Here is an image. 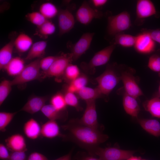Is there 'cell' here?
Masks as SVG:
<instances>
[{"label": "cell", "instance_id": "cell-1", "mask_svg": "<svg viewBox=\"0 0 160 160\" xmlns=\"http://www.w3.org/2000/svg\"><path fill=\"white\" fill-rule=\"evenodd\" d=\"M61 127L67 132L63 134V140L75 143L87 152L99 146L108 138L107 135L103 133L99 129L81 125L73 119Z\"/></svg>", "mask_w": 160, "mask_h": 160}, {"label": "cell", "instance_id": "cell-2", "mask_svg": "<svg viewBox=\"0 0 160 160\" xmlns=\"http://www.w3.org/2000/svg\"><path fill=\"white\" fill-rule=\"evenodd\" d=\"M121 80L120 76L118 75L114 69L108 67L96 79L98 85L97 87L106 100L111 92Z\"/></svg>", "mask_w": 160, "mask_h": 160}, {"label": "cell", "instance_id": "cell-3", "mask_svg": "<svg viewBox=\"0 0 160 160\" xmlns=\"http://www.w3.org/2000/svg\"><path fill=\"white\" fill-rule=\"evenodd\" d=\"M135 152L114 147L103 148L99 146L93 148L88 153L91 156H98L100 160H127Z\"/></svg>", "mask_w": 160, "mask_h": 160}, {"label": "cell", "instance_id": "cell-4", "mask_svg": "<svg viewBox=\"0 0 160 160\" xmlns=\"http://www.w3.org/2000/svg\"><path fill=\"white\" fill-rule=\"evenodd\" d=\"M116 45L111 44L96 52L88 63L82 62L81 68L90 74H94L96 67L105 64L109 61Z\"/></svg>", "mask_w": 160, "mask_h": 160}, {"label": "cell", "instance_id": "cell-5", "mask_svg": "<svg viewBox=\"0 0 160 160\" xmlns=\"http://www.w3.org/2000/svg\"><path fill=\"white\" fill-rule=\"evenodd\" d=\"M131 25L130 16L126 11L108 17L107 31L108 34L115 36L128 29Z\"/></svg>", "mask_w": 160, "mask_h": 160}, {"label": "cell", "instance_id": "cell-6", "mask_svg": "<svg viewBox=\"0 0 160 160\" xmlns=\"http://www.w3.org/2000/svg\"><path fill=\"white\" fill-rule=\"evenodd\" d=\"M41 59H37L25 66L20 74L11 81L12 85L23 84L41 77L39 62Z\"/></svg>", "mask_w": 160, "mask_h": 160}, {"label": "cell", "instance_id": "cell-7", "mask_svg": "<svg viewBox=\"0 0 160 160\" xmlns=\"http://www.w3.org/2000/svg\"><path fill=\"white\" fill-rule=\"evenodd\" d=\"M73 61L70 53H63L57 57L49 69L47 71L43 72L41 77H63L65 70L68 64Z\"/></svg>", "mask_w": 160, "mask_h": 160}, {"label": "cell", "instance_id": "cell-8", "mask_svg": "<svg viewBox=\"0 0 160 160\" xmlns=\"http://www.w3.org/2000/svg\"><path fill=\"white\" fill-rule=\"evenodd\" d=\"M86 107L84 113L80 119H74L76 122L81 125L99 129V124L97 119L95 100L86 101Z\"/></svg>", "mask_w": 160, "mask_h": 160}, {"label": "cell", "instance_id": "cell-9", "mask_svg": "<svg viewBox=\"0 0 160 160\" xmlns=\"http://www.w3.org/2000/svg\"><path fill=\"white\" fill-rule=\"evenodd\" d=\"M94 35V33H85L76 43L69 45L73 61L77 60L89 49Z\"/></svg>", "mask_w": 160, "mask_h": 160}, {"label": "cell", "instance_id": "cell-10", "mask_svg": "<svg viewBox=\"0 0 160 160\" xmlns=\"http://www.w3.org/2000/svg\"><path fill=\"white\" fill-rule=\"evenodd\" d=\"M103 16L101 11L92 8L86 1L83 2L76 13L77 20L84 25H88L93 19L101 18Z\"/></svg>", "mask_w": 160, "mask_h": 160}, {"label": "cell", "instance_id": "cell-11", "mask_svg": "<svg viewBox=\"0 0 160 160\" xmlns=\"http://www.w3.org/2000/svg\"><path fill=\"white\" fill-rule=\"evenodd\" d=\"M120 78L123 84L125 93L136 98L143 95L135 77L130 72L127 71L122 72Z\"/></svg>", "mask_w": 160, "mask_h": 160}, {"label": "cell", "instance_id": "cell-12", "mask_svg": "<svg viewBox=\"0 0 160 160\" xmlns=\"http://www.w3.org/2000/svg\"><path fill=\"white\" fill-rule=\"evenodd\" d=\"M59 35L61 36L70 31L74 27L75 21L73 15L68 10L61 9L58 14Z\"/></svg>", "mask_w": 160, "mask_h": 160}, {"label": "cell", "instance_id": "cell-13", "mask_svg": "<svg viewBox=\"0 0 160 160\" xmlns=\"http://www.w3.org/2000/svg\"><path fill=\"white\" fill-rule=\"evenodd\" d=\"M134 46L135 50L139 53L149 54L155 50V43L148 33L143 32L136 36Z\"/></svg>", "mask_w": 160, "mask_h": 160}, {"label": "cell", "instance_id": "cell-14", "mask_svg": "<svg viewBox=\"0 0 160 160\" xmlns=\"http://www.w3.org/2000/svg\"><path fill=\"white\" fill-rule=\"evenodd\" d=\"M8 149L13 152H26L27 150L25 139L21 134L17 133L8 137L5 140Z\"/></svg>", "mask_w": 160, "mask_h": 160}, {"label": "cell", "instance_id": "cell-15", "mask_svg": "<svg viewBox=\"0 0 160 160\" xmlns=\"http://www.w3.org/2000/svg\"><path fill=\"white\" fill-rule=\"evenodd\" d=\"M137 17L145 18L155 15L156 10L153 3L149 0L137 1L136 9Z\"/></svg>", "mask_w": 160, "mask_h": 160}, {"label": "cell", "instance_id": "cell-16", "mask_svg": "<svg viewBox=\"0 0 160 160\" xmlns=\"http://www.w3.org/2000/svg\"><path fill=\"white\" fill-rule=\"evenodd\" d=\"M47 100L46 97L34 96L30 98L20 111H23L32 114L41 109L45 105Z\"/></svg>", "mask_w": 160, "mask_h": 160}, {"label": "cell", "instance_id": "cell-17", "mask_svg": "<svg viewBox=\"0 0 160 160\" xmlns=\"http://www.w3.org/2000/svg\"><path fill=\"white\" fill-rule=\"evenodd\" d=\"M41 135L44 137L52 139L58 136L62 137L63 134L60 133L56 121L49 120L41 126Z\"/></svg>", "mask_w": 160, "mask_h": 160}, {"label": "cell", "instance_id": "cell-18", "mask_svg": "<svg viewBox=\"0 0 160 160\" xmlns=\"http://www.w3.org/2000/svg\"><path fill=\"white\" fill-rule=\"evenodd\" d=\"M123 105L125 112L132 117L137 118L140 108L136 98L127 94H123Z\"/></svg>", "mask_w": 160, "mask_h": 160}, {"label": "cell", "instance_id": "cell-19", "mask_svg": "<svg viewBox=\"0 0 160 160\" xmlns=\"http://www.w3.org/2000/svg\"><path fill=\"white\" fill-rule=\"evenodd\" d=\"M41 127L36 120L32 118L24 124L23 126V131L28 138L32 140H35L41 135Z\"/></svg>", "mask_w": 160, "mask_h": 160}, {"label": "cell", "instance_id": "cell-20", "mask_svg": "<svg viewBox=\"0 0 160 160\" xmlns=\"http://www.w3.org/2000/svg\"><path fill=\"white\" fill-rule=\"evenodd\" d=\"M137 121L142 128L151 135L160 136V123L155 119H137Z\"/></svg>", "mask_w": 160, "mask_h": 160}, {"label": "cell", "instance_id": "cell-21", "mask_svg": "<svg viewBox=\"0 0 160 160\" xmlns=\"http://www.w3.org/2000/svg\"><path fill=\"white\" fill-rule=\"evenodd\" d=\"M24 60L20 57L12 58L4 69L9 75L15 77L19 74L24 68Z\"/></svg>", "mask_w": 160, "mask_h": 160}, {"label": "cell", "instance_id": "cell-22", "mask_svg": "<svg viewBox=\"0 0 160 160\" xmlns=\"http://www.w3.org/2000/svg\"><path fill=\"white\" fill-rule=\"evenodd\" d=\"M41 111L49 120L63 121L67 118V113L66 111H58L50 104L44 105Z\"/></svg>", "mask_w": 160, "mask_h": 160}, {"label": "cell", "instance_id": "cell-23", "mask_svg": "<svg viewBox=\"0 0 160 160\" xmlns=\"http://www.w3.org/2000/svg\"><path fill=\"white\" fill-rule=\"evenodd\" d=\"M47 45V41H38L33 44L29 50L25 59L41 58L45 54Z\"/></svg>", "mask_w": 160, "mask_h": 160}, {"label": "cell", "instance_id": "cell-24", "mask_svg": "<svg viewBox=\"0 0 160 160\" xmlns=\"http://www.w3.org/2000/svg\"><path fill=\"white\" fill-rule=\"evenodd\" d=\"M15 40H11L0 50V69H4L12 58Z\"/></svg>", "mask_w": 160, "mask_h": 160}, {"label": "cell", "instance_id": "cell-25", "mask_svg": "<svg viewBox=\"0 0 160 160\" xmlns=\"http://www.w3.org/2000/svg\"><path fill=\"white\" fill-rule=\"evenodd\" d=\"M33 44L32 39L23 33L20 34L14 41V47L20 53H24L29 50Z\"/></svg>", "mask_w": 160, "mask_h": 160}, {"label": "cell", "instance_id": "cell-26", "mask_svg": "<svg viewBox=\"0 0 160 160\" xmlns=\"http://www.w3.org/2000/svg\"><path fill=\"white\" fill-rule=\"evenodd\" d=\"M76 93L80 98L85 100L86 102L102 98L101 95L97 87L92 88L86 86L78 91Z\"/></svg>", "mask_w": 160, "mask_h": 160}, {"label": "cell", "instance_id": "cell-27", "mask_svg": "<svg viewBox=\"0 0 160 160\" xmlns=\"http://www.w3.org/2000/svg\"><path fill=\"white\" fill-rule=\"evenodd\" d=\"M145 110L152 116L160 118V98L154 97L143 103Z\"/></svg>", "mask_w": 160, "mask_h": 160}, {"label": "cell", "instance_id": "cell-28", "mask_svg": "<svg viewBox=\"0 0 160 160\" xmlns=\"http://www.w3.org/2000/svg\"><path fill=\"white\" fill-rule=\"evenodd\" d=\"M136 39V36L120 33L115 36L113 44H119L124 47H131L134 46Z\"/></svg>", "mask_w": 160, "mask_h": 160}, {"label": "cell", "instance_id": "cell-29", "mask_svg": "<svg viewBox=\"0 0 160 160\" xmlns=\"http://www.w3.org/2000/svg\"><path fill=\"white\" fill-rule=\"evenodd\" d=\"M39 11L47 20L54 17L58 15L59 12L56 6L50 2L41 4L39 7Z\"/></svg>", "mask_w": 160, "mask_h": 160}, {"label": "cell", "instance_id": "cell-30", "mask_svg": "<svg viewBox=\"0 0 160 160\" xmlns=\"http://www.w3.org/2000/svg\"><path fill=\"white\" fill-rule=\"evenodd\" d=\"M55 30L54 24L47 20L42 25L37 27L36 34L41 38H46L48 36L54 33Z\"/></svg>", "mask_w": 160, "mask_h": 160}, {"label": "cell", "instance_id": "cell-31", "mask_svg": "<svg viewBox=\"0 0 160 160\" xmlns=\"http://www.w3.org/2000/svg\"><path fill=\"white\" fill-rule=\"evenodd\" d=\"M80 74V70L77 66L70 63L67 67L63 77L64 79L69 84Z\"/></svg>", "mask_w": 160, "mask_h": 160}, {"label": "cell", "instance_id": "cell-32", "mask_svg": "<svg viewBox=\"0 0 160 160\" xmlns=\"http://www.w3.org/2000/svg\"><path fill=\"white\" fill-rule=\"evenodd\" d=\"M50 104L58 111H66L67 105L64 95L60 93H58L53 95L50 100Z\"/></svg>", "mask_w": 160, "mask_h": 160}, {"label": "cell", "instance_id": "cell-33", "mask_svg": "<svg viewBox=\"0 0 160 160\" xmlns=\"http://www.w3.org/2000/svg\"><path fill=\"white\" fill-rule=\"evenodd\" d=\"M17 112L13 113L6 112H0V131L4 132L6 128L10 123Z\"/></svg>", "mask_w": 160, "mask_h": 160}, {"label": "cell", "instance_id": "cell-34", "mask_svg": "<svg viewBox=\"0 0 160 160\" xmlns=\"http://www.w3.org/2000/svg\"><path fill=\"white\" fill-rule=\"evenodd\" d=\"M12 86L11 81L4 80L0 84V105L6 99L12 90Z\"/></svg>", "mask_w": 160, "mask_h": 160}, {"label": "cell", "instance_id": "cell-35", "mask_svg": "<svg viewBox=\"0 0 160 160\" xmlns=\"http://www.w3.org/2000/svg\"><path fill=\"white\" fill-rule=\"evenodd\" d=\"M148 66L151 70L160 73V49L150 56Z\"/></svg>", "mask_w": 160, "mask_h": 160}, {"label": "cell", "instance_id": "cell-36", "mask_svg": "<svg viewBox=\"0 0 160 160\" xmlns=\"http://www.w3.org/2000/svg\"><path fill=\"white\" fill-rule=\"evenodd\" d=\"M27 20L32 24L39 26L47 20L39 12H33L28 13L25 15Z\"/></svg>", "mask_w": 160, "mask_h": 160}, {"label": "cell", "instance_id": "cell-37", "mask_svg": "<svg viewBox=\"0 0 160 160\" xmlns=\"http://www.w3.org/2000/svg\"><path fill=\"white\" fill-rule=\"evenodd\" d=\"M64 96L67 105L74 107L78 111L82 109L79 105L78 98L75 93L67 91Z\"/></svg>", "mask_w": 160, "mask_h": 160}, {"label": "cell", "instance_id": "cell-38", "mask_svg": "<svg viewBox=\"0 0 160 160\" xmlns=\"http://www.w3.org/2000/svg\"><path fill=\"white\" fill-rule=\"evenodd\" d=\"M88 82V79L87 76L83 74H80L76 79L69 84L74 87L77 92L79 90L86 87Z\"/></svg>", "mask_w": 160, "mask_h": 160}, {"label": "cell", "instance_id": "cell-39", "mask_svg": "<svg viewBox=\"0 0 160 160\" xmlns=\"http://www.w3.org/2000/svg\"><path fill=\"white\" fill-rule=\"evenodd\" d=\"M57 56H50L41 58L40 61V68L43 72L47 71L56 59Z\"/></svg>", "mask_w": 160, "mask_h": 160}, {"label": "cell", "instance_id": "cell-40", "mask_svg": "<svg viewBox=\"0 0 160 160\" xmlns=\"http://www.w3.org/2000/svg\"><path fill=\"white\" fill-rule=\"evenodd\" d=\"M143 32L148 33L154 41L160 44V29L144 30Z\"/></svg>", "mask_w": 160, "mask_h": 160}, {"label": "cell", "instance_id": "cell-41", "mask_svg": "<svg viewBox=\"0 0 160 160\" xmlns=\"http://www.w3.org/2000/svg\"><path fill=\"white\" fill-rule=\"evenodd\" d=\"M6 146L2 143L0 144V159L2 160H9L10 154Z\"/></svg>", "mask_w": 160, "mask_h": 160}, {"label": "cell", "instance_id": "cell-42", "mask_svg": "<svg viewBox=\"0 0 160 160\" xmlns=\"http://www.w3.org/2000/svg\"><path fill=\"white\" fill-rule=\"evenodd\" d=\"M25 152H13L10 153L9 160H26Z\"/></svg>", "mask_w": 160, "mask_h": 160}, {"label": "cell", "instance_id": "cell-43", "mask_svg": "<svg viewBox=\"0 0 160 160\" xmlns=\"http://www.w3.org/2000/svg\"><path fill=\"white\" fill-rule=\"evenodd\" d=\"M27 160H49L45 155L36 152L32 153L28 156Z\"/></svg>", "mask_w": 160, "mask_h": 160}, {"label": "cell", "instance_id": "cell-44", "mask_svg": "<svg viewBox=\"0 0 160 160\" xmlns=\"http://www.w3.org/2000/svg\"><path fill=\"white\" fill-rule=\"evenodd\" d=\"M73 160H100L99 158H97L89 154L87 155L85 154H78Z\"/></svg>", "mask_w": 160, "mask_h": 160}, {"label": "cell", "instance_id": "cell-45", "mask_svg": "<svg viewBox=\"0 0 160 160\" xmlns=\"http://www.w3.org/2000/svg\"><path fill=\"white\" fill-rule=\"evenodd\" d=\"M107 0H92V3L94 6L96 7H101L103 6L107 2Z\"/></svg>", "mask_w": 160, "mask_h": 160}, {"label": "cell", "instance_id": "cell-46", "mask_svg": "<svg viewBox=\"0 0 160 160\" xmlns=\"http://www.w3.org/2000/svg\"><path fill=\"white\" fill-rule=\"evenodd\" d=\"M72 151H70L69 153L63 156L60 157L55 160H72L71 155Z\"/></svg>", "mask_w": 160, "mask_h": 160}, {"label": "cell", "instance_id": "cell-47", "mask_svg": "<svg viewBox=\"0 0 160 160\" xmlns=\"http://www.w3.org/2000/svg\"><path fill=\"white\" fill-rule=\"evenodd\" d=\"M127 160H142V159L140 157L132 156L127 159Z\"/></svg>", "mask_w": 160, "mask_h": 160}, {"label": "cell", "instance_id": "cell-48", "mask_svg": "<svg viewBox=\"0 0 160 160\" xmlns=\"http://www.w3.org/2000/svg\"><path fill=\"white\" fill-rule=\"evenodd\" d=\"M159 74L160 75V73H159ZM154 97H156L160 98V84L158 90L155 96Z\"/></svg>", "mask_w": 160, "mask_h": 160}, {"label": "cell", "instance_id": "cell-49", "mask_svg": "<svg viewBox=\"0 0 160 160\" xmlns=\"http://www.w3.org/2000/svg\"><path fill=\"white\" fill-rule=\"evenodd\" d=\"M142 160H145V159H142Z\"/></svg>", "mask_w": 160, "mask_h": 160}]
</instances>
